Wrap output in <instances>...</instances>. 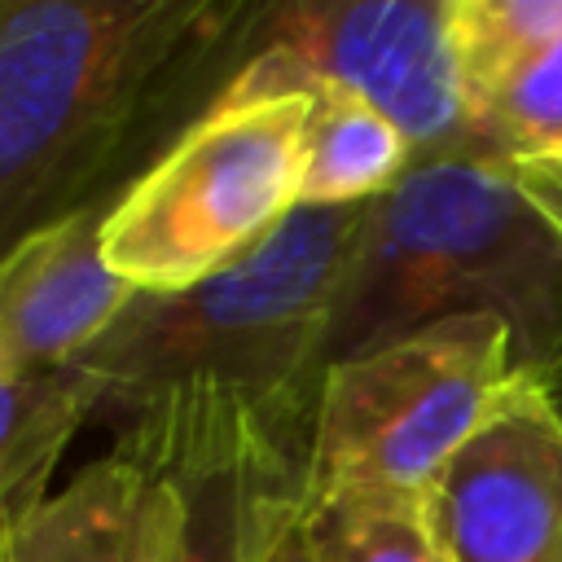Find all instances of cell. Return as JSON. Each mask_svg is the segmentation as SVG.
<instances>
[{"label":"cell","mask_w":562,"mask_h":562,"mask_svg":"<svg viewBox=\"0 0 562 562\" xmlns=\"http://www.w3.org/2000/svg\"><path fill=\"white\" fill-rule=\"evenodd\" d=\"M110 206L79 211L0 259V378L70 369L136 294L101 255Z\"/></svg>","instance_id":"obj_9"},{"label":"cell","mask_w":562,"mask_h":562,"mask_svg":"<svg viewBox=\"0 0 562 562\" xmlns=\"http://www.w3.org/2000/svg\"><path fill=\"white\" fill-rule=\"evenodd\" d=\"M88 426L79 391L53 378H0V505L22 514L48 496L53 470Z\"/></svg>","instance_id":"obj_13"},{"label":"cell","mask_w":562,"mask_h":562,"mask_svg":"<svg viewBox=\"0 0 562 562\" xmlns=\"http://www.w3.org/2000/svg\"><path fill=\"white\" fill-rule=\"evenodd\" d=\"M509 171H514V184L527 193V202L562 233V162H522Z\"/></svg>","instance_id":"obj_16"},{"label":"cell","mask_w":562,"mask_h":562,"mask_svg":"<svg viewBox=\"0 0 562 562\" xmlns=\"http://www.w3.org/2000/svg\"><path fill=\"white\" fill-rule=\"evenodd\" d=\"M13 509H4L0 505V562H13V540H9V531H13Z\"/></svg>","instance_id":"obj_19"},{"label":"cell","mask_w":562,"mask_h":562,"mask_svg":"<svg viewBox=\"0 0 562 562\" xmlns=\"http://www.w3.org/2000/svg\"><path fill=\"white\" fill-rule=\"evenodd\" d=\"M268 4L0 0V259L119 193L259 53Z\"/></svg>","instance_id":"obj_1"},{"label":"cell","mask_w":562,"mask_h":562,"mask_svg":"<svg viewBox=\"0 0 562 562\" xmlns=\"http://www.w3.org/2000/svg\"><path fill=\"white\" fill-rule=\"evenodd\" d=\"M180 487L184 522L176 562H263L303 514L307 457L241 422L127 430L110 443Z\"/></svg>","instance_id":"obj_8"},{"label":"cell","mask_w":562,"mask_h":562,"mask_svg":"<svg viewBox=\"0 0 562 562\" xmlns=\"http://www.w3.org/2000/svg\"><path fill=\"white\" fill-rule=\"evenodd\" d=\"M316 562H443L426 509L413 505H334L307 509Z\"/></svg>","instance_id":"obj_15"},{"label":"cell","mask_w":562,"mask_h":562,"mask_svg":"<svg viewBox=\"0 0 562 562\" xmlns=\"http://www.w3.org/2000/svg\"><path fill=\"white\" fill-rule=\"evenodd\" d=\"M536 382H540V391L549 395V404L562 413V360H553L549 369H540V373H531Z\"/></svg>","instance_id":"obj_18"},{"label":"cell","mask_w":562,"mask_h":562,"mask_svg":"<svg viewBox=\"0 0 562 562\" xmlns=\"http://www.w3.org/2000/svg\"><path fill=\"white\" fill-rule=\"evenodd\" d=\"M180 487L136 457L105 452L13 518V562H176Z\"/></svg>","instance_id":"obj_10"},{"label":"cell","mask_w":562,"mask_h":562,"mask_svg":"<svg viewBox=\"0 0 562 562\" xmlns=\"http://www.w3.org/2000/svg\"><path fill=\"white\" fill-rule=\"evenodd\" d=\"M470 149L509 167L562 162V35L483 105L470 127Z\"/></svg>","instance_id":"obj_14"},{"label":"cell","mask_w":562,"mask_h":562,"mask_svg":"<svg viewBox=\"0 0 562 562\" xmlns=\"http://www.w3.org/2000/svg\"><path fill=\"white\" fill-rule=\"evenodd\" d=\"M369 224L364 206H299L224 272L132 294L114 325L61 378L88 426L246 422L307 452L329 338Z\"/></svg>","instance_id":"obj_2"},{"label":"cell","mask_w":562,"mask_h":562,"mask_svg":"<svg viewBox=\"0 0 562 562\" xmlns=\"http://www.w3.org/2000/svg\"><path fill=\"white\" fill-rule=\"evenodd\" d=\"M259 48L347 88L391 119L417 158L470 149L448 40V0H294L268 4Z\"/></svg>","instance_id":"obj_6"},{"label":"cell","mask_w":562,"mask_h":562,"mask_svg":"<svg viewBox=\"0 0 562 562\" xmlns=\"http://www.w3.org/2000/svg\"><path fill=\"white\" fill-rule=\"evenodd\" d=\"M417 162L404 132L338 83L312 75L299 206H364L386 198Z\"/></svg>","instance_id":"obj_11"},{"label":"cell","mask_w":562,"mask_h":562,"mask_svg":"<svg viewBox=\"0 0 562 562\" xmlns=\"http://www.w3.org/2000/svg\"><path fill=\"white\" fill-rule=\"evenodd\" d=\"M426 522L443 562H562V413L531 373L448 461Z\"/></svg>","instance_id":"obj_7"},{"label":"cell","mask_w":562,"mask_h":562,"mask_svg":"<svg viewBox=\"0 0 562 562\" xmlns=\"http://www.w3.org/2000/svg\"><path fill=\"white\" fill-rule=\"evenodd\" d=\"M527 369L501 316L465 312L329 364L307 443V509H426L439 474Z\"/></svg>","instance_id":"obj_5"},{"label":"cell","mask_w":562,"mask_h":562,"mask_svg":"<svg viewBox=\"0 0 562 562\" xmlns=\"http://www.w3.org/2000/svg\"><path fill=\"white\" fill-rule=\"evenodd\" d=\"M307 119L312 75L259 48L119 193L101 224L105 268L136 294H176L250 255L299 211Z\"/></svg>","instance_id":"obj_4"},{"label":"cell","mask_w":562,"mask_h":562,"mask_svg":"<svg viewBox=\"0 0 562 562\" xmlns=\"http://www.w3.org/2000/svg\"><path fill=\"white\" fill-rule=\"evenodd\" d=\"M492 312L527 373L562 360V233L479 149L426 154L378 202L347 277L329 364L443 316Z\"/></svg>","instance_id":"obj_3"},{"label":"cell","mask_w":562,"mask_h":562,"mask_svg":"<svg viewBox=\"0 0 562 562\" xmlns=\"http://www.w3.org/2000/svg\"><path fill=\"white\" fill-rule=\"evenodd\" d=\"M263 562H316V549H312V531H307V505L299 518L285 522V531L277 536V544L268 549Z\"/></svg>","instance_id":"obj_17"},{"label":"cell","mask_w":562,"mask_h":562,"mask_svg":"<svg viewBox=\"0 0 562 562\" xmlns=\"http://www.w3.org/2000/svg\"><path fill=\"white\" fill-rule=\"evenodd\" d=\"M562 35V0H448L465 136L483 105Z\"/></svg>","instance_id":"obj_12"}]
</instances>
